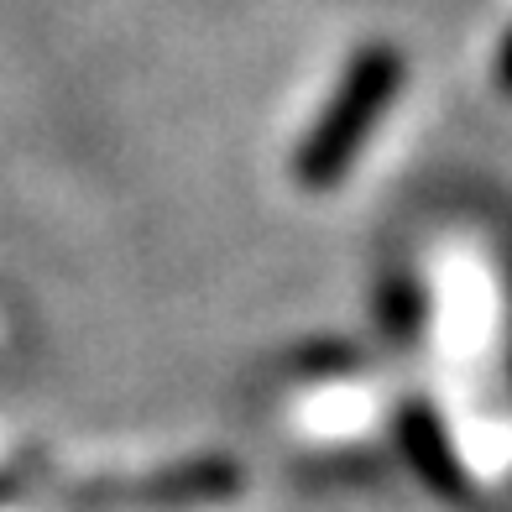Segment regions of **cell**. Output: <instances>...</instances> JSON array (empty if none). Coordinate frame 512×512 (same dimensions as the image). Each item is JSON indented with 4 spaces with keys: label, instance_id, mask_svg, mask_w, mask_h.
<instances>
[{
    "label": "cell",
    "instance_id": "cell-3",
    "mask_svg": "<svg viewBox=\"0 0 512 512\" xmlns=\"http://www.w3.org/2000/svg\"><path fill=\"white\" fill-rule=\"evenodd\" d=\"M502 84L512 89V37H507V48H502Z\"/></svg>",
    "mask_w": 512,
    "mask_h": 512
},
{
    "label": "cell",
    "instance_id": "cell-1",
    "mask_svg": "<svg viewBox=\"0 0 512 512\" xmlns=\"http://www.w3.org/2000/svg\"><path fill=\"white\" fill-rule=\"evenodd\" d=\"M403 84V58L398 48H387V42H371L351 58L345 68V79L335 89L330 110L319 115V126L309 131L304 152H298V178L309 183V189H330V183L345 178L351 168V157L366 147L371 126L382 121V110L392 105Z\"/></svg>",
    "mask_w": 512,
    "mask_h": 512
},
{
    "label": "cell",
    "instance_id": "cell-2",
    "mask_svg": "<svg viewBox=\"0 0 512 512\" xmlns=\"http://www.w3.org/2000/svg\"><path fill=\"white\" fill-rule=\"evenodd\" d=\"M408 455L418 460V471H424L434 486H455V460H450V445H445V429H434L424 413H408Z\"/></svg>",
    "mask_w": 512,
    "mask_h": 512
}]
</instances>
